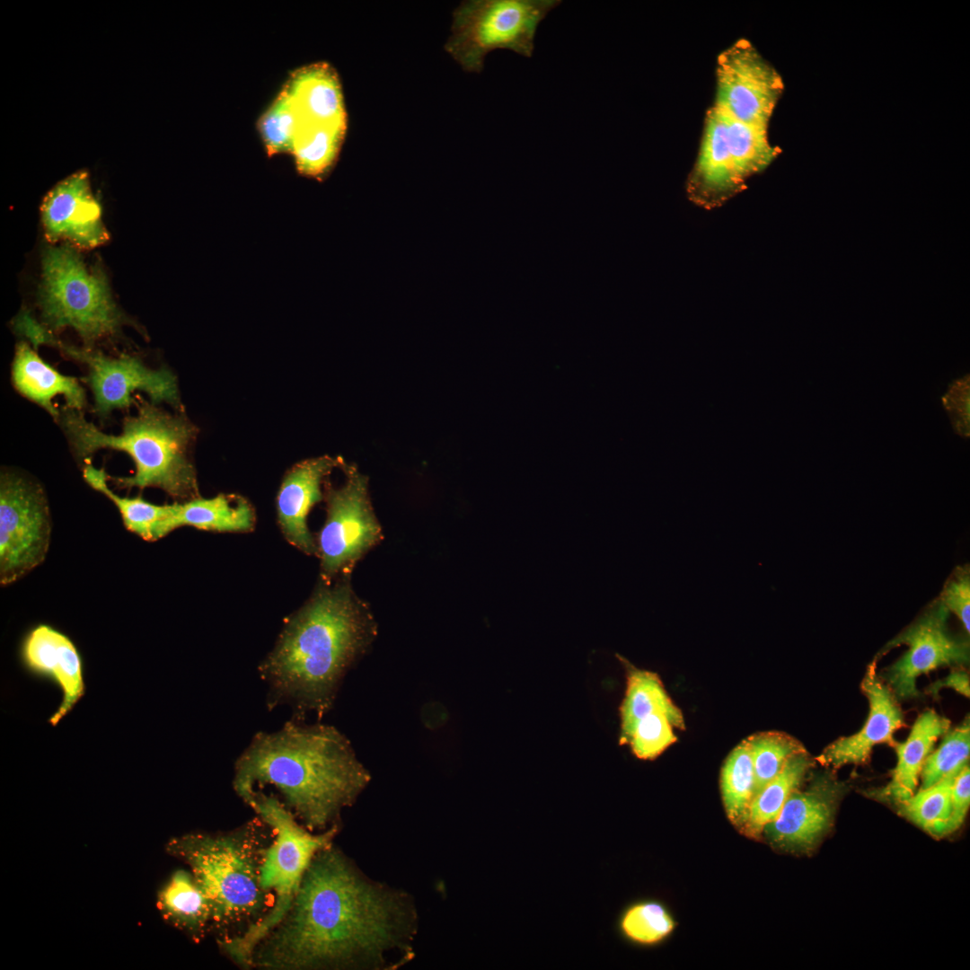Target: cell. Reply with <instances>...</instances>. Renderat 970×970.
I'll return each instance as SVG.
<instances>
[{
  "label": "cell",
  "instance_id": "cell-1",
  "mask_svg": "<svg viewBox=\"0 0 970 970\" xmlns=\"http://www.w3.org/2000/svg\"><path fill=\"white\" fill-rule=\"evenodd\" d=\"M392 894L365 880L331 846L312 860L282 922L258 945L251 966L311 969L382 962L405 913Z\"/></svg>",
  "mask_w": 970,
  "mask_h": 970
},
{
  "label": "cell",
  "instance_id": "cell-2",
  "mask_svg": "<svg viewBox=\"0 0 970 970\" xmlns=\"http://www.w3.org/2000/svg\"><path fill=\"white\" fill-rule=\"evenodd\" d=\"M370 780L349 742L336 728L288 722L257 734L235 763L234 788L241 797L270 785L308 831L324 830Z\"/></svg>",
  "mask_w": 970,
  "mask_h": 970
},
{
  "label": "cell",
  "instance_id": "cell-3",
  "mask_svg": "<svg viewBox=\"0 0 970 970\" xmlns=\"http://www.w3.org/2000/svg\"><path fill=\"white\" fill-rule=\"evenodd\" d=\"M373 621L348 585L319 591L295 614L260 666L271 705L319 714L332 703L350 663L366 647Z\"/></svg>",
  "mask_w": 970,
  "mask_h": 970
},
{
  "label": "cell",
  "instance_id": "cell-4",
  "mask_svg": "<svg viewBox=\"0 0 970 970\" xmlns=\"http://www.w3.org/2000/svg\"><path fill=\"white\" fill-rule=\"evenodd\" d=\"M59 419L79 457L87 458L102 448L122 451L131 457L135 474L112 478L119 487H154L174 498H197L196 473L188 454L197 429L183 416L142 402L136 416L125 419L119 435L101 432L79 410L65 408Z\"/></svg>",
  "mask_w": 970,
  "mask_h": 970
},
{
  "label": "cell",
  "instance_id": "cell-5",
  "mask_svg": "<svg viewBox=\"0 0 970 970\" xmlns=\"http://www.w3.org/2000/svg\"><path fill=\"white\" fill-rule=\"evenodd\" d=\"M266 848L249 824L228 834L187 833L165 845L170 855L189 866L205 895L219 945L233 939V930L259 922L269 898H274L260 885Z\"/></svg>",
  "mask_w": 970,
  "mask_h": 970
},
{
  "label": "cell",
  "instance_id": "cell-6",
  "mask_svg": "<svg viewBox=\"0 0 970 970\" xmlns=\"http://www.w3.org/2000/svg\"><path fill=\"white\" fill-rule=\"evenodd\" d=\"M241 798L276 834L265 850L260 869V885L275 898L273 906L241 936L220 944L233 959L250 966L258 945L288 913L313 857L331 846L337 826L333 824L325 832L313 834L276 797L251 790Z\"/></svg>",
  "mask_w": 970,
  "mask_h": 970
},
{
  "label": "cell",
  "instance_id": "cell-7",
  "mask_svg": "<svg viewBox=\"0 0 970 970\" xmlns=\"http://www.w3.org/2000/svg\"><path fill=\"white\" fill-rule=\"evenodd\" d=\"M767 128L740 122L711 106L697 160L686 181L688 198L714 209L743 191L749 178L763 171L780 153L770 143Z\"/></svg>",
  "mask_w": 970,
  "mask_h": 970
},
{
  "label": "cell",
  "instance_id": "cell-8",
  "mask_svg": "<svg viewBox=\"0 0 970 970\" xmlns=\"http://www.w3.org/2000/svg\"><path fill=\"white\" fill-rule=\"evenodd\" d=\"M39 303L49 327L72 328L87 345L115 334L125 321L105 274L90 269L69 244L44 251Z\"/></svg>",
  "mask_w": 970,
  "mask_h": 970
},
{
  "label": "cell",
  "instance_id": "cell-9",
  "mask_svg": "<svg viewBox=\"0 0 970 970\" xmlns=\"http://www.w3.org/2000/svg\"><path fill=\"white\" fill-rule=\"evenodd\" d=\"M560 0H469L453 13L445 49L469 73H481L485 57L508 49L532 57L539 24Z\"/></svg>",
  "mask_w": 970,
  "mask_h": 970
},
{
  "label": "cell",
  "instance_id": "cell-10",
  "mask_svg": "<svg viewBox=\"0 0 970 970\" xmlns=\"http://www.w3.org/2000/svg\"><path fill=\"white\" fill-rule=\"evenodd\" d=\"M286 91L294 104L291 153L297 170L322 181L338 160L348 126L339 75L328 63L312 64L296 71Z\"/></svg>",
  "mask_w": 970,
  "mask_h": 970
},
{
  "label": "cell",
  "instance_id": "cell-11",
  "mask_svg": "<svg viewBox=\"0 0 970 970\" xmlns=\"http://www.w3.org/2000/svg\"><path fill=\"white\" fill-rule=\"evenodd\" d=\"M50 536L48 502L41 488L15 473L0 481V581L13 583L45 559Z\"/></svg>",
  "mask_w": 970,
  "mask_h": 970
},
{
  "label": "cell",
  "instance_id": "cell-12",
  "mask_svg": "<svg viewBox=\"0 0 970 970\" xmlns=\"http://www.w3.org/2000/svg\"><path fill=\"white\" fill-rule=\"evenodd\" d=\"M716 83L715 106L740 122L768 128L783 82L748 40H736L719 55Z\"/></svg>",
  "mask_w": 970,
  "mask_h": 970
},
{
  "label": "cell",
  "instance_id": "cell-13",
  "mask_svg": "<svg viewBox=\"0 0 970 970\" xmlns=\"http://www.w3.org/2000/svg\"><path fill=\"white\" fill-rule=\"evenodd\" d=\"M52 345L87 366V381L93 393L94 410L100 416L128 407L134 401L131 394L136 391L146 392L154 404L164 401L181 407L176 376L166 367L151 369L133 356L110 357L56 340Z\"/></svg>",
  "mask_w": 970,
  "mask_h": 970
},
{
  "label": "cell",
  "instance_id": "cell-14",
  "mask_svg": "<svg viewBox=\"0 0 970 970\" xmlns=\"http://www.w3.org/2000/svg\"><path fill=\"white\" fill-rule=\"evenodd\" d=\"M948 610L938 599L910 627L890 641L884 652L907 645L908 650L884 673L882 679L901 699L919 695V676L941 666H962L969 662V642L952 635L948 628Z\"/></svg>",
  "mask_w": 970,
  "mask_h": 970
},
{
  "label": "cell",
  "instance_id": "cell-15",
  "mask_svg": "<svg viewBox=\"0 0 970 970\" xmlns=\"http://www.w3.org/2000/svg\"><path fill=\"white\" fill-rule=\"evenodd\" d=\"M380 538L366 479L348 468L346 483L328 494L327 519L319 538L324 575L331 577L349 568Z\"/></svg>",
  "mask_w": 970,
  "mask_h": 970
},
{
  "label": "cell",
  "instance_id": "cell-16",
  "mask_svg": "<svg viewBox=\"0 0 970 970\" xmlns=\"http://www.w3.org/2000/svg\"><path fill=\"white\" fill-rule=\"evenodd\" d=\"M40 210L46 237L50 242L68 240L90 249L109 239L86 171L74 172L57 183L44 198Z\"/></svg>",
  "mask_w": 970,
  "mask_h": 970
},
{
  "label": "cell",
  "instance_id": "cell-17",
  "mask_svg": "<svg viewBox=\"0 0 970 970\" xmlns=\"http://www.w3.org/2000/svg\"><path fill=\"white\" fill-rule=\"evenodd\" d=\"M860 688L869 704L868 718L857 733L842 736L823 750L817 757L822 765L837 769L865 763L877 745L893 747L894 734L905 725L896 696L877 672L876 659L869 665Z\"/></svg>",
  "mask_w": 970,
  "mask_h": 970
},
{
  "label": "cell",
  "instance_id": "cell-18",
  "mask_svg": "<svg viewBox=\"0 0 970 970\" xmlns=\"http://www.w3.org/2000/svg\"><path fill=\"white\" fill-rule=\"evenodd\" d=\"M24 668L33 676L48 680L62 692V701L49 718L54 727L85 693L82 657L74 642L47 624H39L25 636L21 648Z\"/></svg>",
  "mask_w": 970,
  "mask_h": 970
},
{
  "label": "cell",
  "instance_id": "cell-19",
  "mask_svg": "<svg viewBox=\"0 0 970 970\" xmlns=\"http://www.w3.org/2000/svg\"><path fill=\"white\" fill-rule=\"evenodd\" d=\"M842 793L843 785L829 776L795 789L764 827L767 836L783 849H808L829 830Z\"/></svg>",
  "mask_w": 970,
  "mask_h": 970
},
{
  "label": "cell",
  "instance_id": "cell-20",
  "mask_svg": "<svg viewBox=\"0 0 970 970\" xmlns=\"http://www.w3.org/2000/svg\"><path fill=\"white\" fill-rule=\"evenodd\" d=\"M337 463L329 456L304 460L292 467L280 486L277 498L278 523L286 538L306 553L317 551L307 528V515L322 498V481Z\"/></svg>",
  "mask_w": 970,
  "mask_h": 970
},
{
  "label": "cell",
  "instance_id": "cell-21",
  "mask_svg": "<svg viewBox=\"0 0 970 970\" xmlns=\"http://www.w3.org/2000/svg\"><path fill=\"white\" fill-rule=\"evenodd\" d=\"M12 382L22 395L42 407L55 419L60 418L53 404L57 395L64 396L67 409L81 411L86 405L85 392L76 378L57 372L25 342L16 347Z\"/></svg>",
  "mask_w": 970,
  "mask_h": 970
},
{
  "label": "cell",
  "instance_id": "cell-22",
  "mask_svg": "<svg viewBox=\"0 0 970 970\" xmlns=\"http://www.w3.org/2000/svg\"><path fill=\"white\" fill-rule=\"evenodd\" d=\"M949 728L950 720L934 710L922 712L915 720L906 740L894 744L897 755L896 766L891 780L877 794L896 804L913 795L925 760L935 743Z\"/></svg>",
  "mask_w": 970,
  "mask_h": 970
},
{
  "label": "cell",
  "instance_id": "cell-23",
  "mask_svg": "<svg viewBox=\"0 0 970 970\" xmlns=\"http://www.w3.org/2000/svg\"><path fill=\"white\" fill-rule=\"evenodd\" d=\"M163 919L196 942L211 930L208 902L190 870L177 869L157 894Z\"/></svg>",
  "mask_w": 970,
  "mask_h": 970
},
{
  "label": "cell",
  "instance_id": "cell-24",
  "mask_svg": "<svg viewBox=\"0 0 970 970\" xmlns=\"http://www.w3.org/2000/svg\"><path fill=\"white\" fill-rule=\"evenodd\" d=\"M621 660L627 670V685L620 707V742L625 744L637 723L648 714L657 710L663 711L675 728H684L682 712L666 693L657 675L639 669L625 659Z\"/></svg>",
  "mask_w": 970,
  "mask_h": 970
},
{
  "label": "cell",
  "instance_id": "cell-25",
  "mask_svg": "<svg viewBox=\"0 0 970 970\" xmlns=\"http://www.w3.org/2000/svg\"><path fill=\"white\" fill-rule=\"evenodd\" d=\"M253 525L254 513L245 499L234 495H218L176 503L167 528L169 533L182 525L208 531L242 532L251 530Z\"/></svg>",
  "mask_w": 970,
  "mask_h": 970
},
{
  "label": "cell",
  "instance_id": "cell-26",
  "mask_svg": "<svg viewBox=\"0 0 970 970\" xmlns=\"http://www.w3.org/2000/svg\"><path fill=\"white\" fill-rule=\"evenodd\" d=\"M84 481L110 498L118 507L126 528L146 541H155L169 534L167 524L175 512L176 503L159 506L142 497L127 498L115 494L108 486L110 477L104 469L88 464L84 468Z\"/></svg>",
  "mask_w": 970,
  "mask_h": 970
},
{
  "label": "cell",
  "instance_id": "cell-27",
  "mask_svg": "<svg viewBox=\"0 0 970 970\" xmlns=\"http://www.w3.org/2000/svg\"><path fill=\"white\" fill-rule=\"evenodd\" d=\"M814 762L807 750L791 755L781 771L752 799L743 825L758 836L775 819L790 794L799 788Z\"/></svg>",
  "mask_w": 970,
  "mask_h": 970
},
{
  "label": "cell",
  "instance_id": "cell-28",
  "mask_svg": "<svg viewBox=\"0 0 970 970\" xmlns=\"http://www.w3.org/2000/svg\"><path fill=\"white\" fill-rule=\"evenodd\" d=\"M721 793L730 821L743 824L754 796V772L747 740L736 745L721 771Z\"/></svg>",
  "mask_w": 970,
  "mask_h": 970
},
{
  "label": "cell",
  "instance_id": "cell-29",
  "mask_svg": "<svg viewBox=\"0 0 970 970\" xmlns=\"http://www.w3.org/2000/svg\"><path fill=\"white\" fill-rule=\"evenodd\" d=\"M958 772L921 788L909 798L897 803L899 814L933 836H945L951 811L952 786Z\"/></svg>",
  "mask_w": 970,
  "mask_h": 970
},
{
  "label": "cell",
  "instance_id": "cell-30",
  "mask_svg": "<svg viewBox=\"0 0 970 970\" xmlns=\"http://www.w3.org/2000/svg\"><path fill=\"white\" fill-rule=\"evenodd\" d=\"M746 740L754 772L753 798L781 771L791 755L806 751L799 741L781 732H762Z\"/></svg>",
  "mask_w": 970,
  "mask_h": 970
},
{
  "label": "cell",
  "instance_id": "cell-31",
  "mask_svg": "<svg viewBox=\"0 0 970 970\" xmlns=\"http://www.w3.org/2000/svg\"><path fill=\"white\" fill-rule=\"evenodd\" d=\"M941 744L925 760L920 778L927 788L944 777L958 772L968 763L970 754V721L967 717L959 726L945 734Z\"/></svg>",
  "mask_w": 970,
  "mask_h": 970
},
{
  "label": "cell",
  "instance_id": "cell-32",
  "mask_svg": "<svg viewBox=\"0 0 970 970\" xmlns=\"http://www.w3.org/2000/svg\"><path fill=\"white\" fill-rule=\"evenodd\" d=\"M620 927L630 940L651 945L660 941L673 930L674 922L660 904L644 902L630 906L624 913Z\"/></svg>",
  "mask_w": 970,
  "mask_h": 970
},
{
  "label": "cell",
  "instance_id": "cell-33",
  "mask_svg": "<svg viewBox=\"0 0 970 970\" xmlns=\"http://www.w3.org/2000/svg\"><path fill=\"white\" fill-rule=\"evenodd\" d=\"M295 127L293 101L284 90L259 121V129L269 154L292 152Z\"/></svg>",
  "mask_w": 970,
  "mask_h": 970
},
{
  "label": "cell",
  "instance_id": "cell-34",
  "mask_svg": "<svg viewBox=\"0 0 970 970\" xmlns=\"http://www.w3.org/2000/svg\"><path fill=\"white\" fill-rule=\"evenodd\" d=\"M673 727L663 711H654L637 723L625 744L630 745L636 757L654 759L676 741Z\"/></svg>",
  "mask_w": 970,
  "mask_h": 970
},
{
  "label": "cell",
  "instance_id": "cell-35",
  "mask_svg": "<svg viewBox=\"0 0 970 970\" xmlns=\"http://www.w3.org/2000/svg\"><path fill=\"white\" fill-rule=\"evenodd\" d=\"M948 612L954 613L969 634L970 572L968 565L959 566L947 580L939 599Z\"/></svg>",
  "mask_w": 970,
  "mask_h": 970
},
{
  "label": "cell",
  "instance_id": "cell-36",
  "mask_svg": "<svg viewBox=\"0 0 970 970\" xmlns=\"http://www.w3.org/2000/svg\"><path fill=\"white\" fill-rule=\"evenodd\" d=\"M969 383V375L955 380L942 397V404L948 415L952 428L963 438H968L970 435Z\"/></svg>",
  "mask_w": 970,
  "mask_h": 970
},
{
  "label": "cell",
  "instance_id": "cell-37",
  "mask_svg": "<svg viewBox=\"0 0 970 970\" xmlns=\"http://www.w3.org/2000/svg\"><path fill=\"white\" fill-rule=\"evenodd\" d=\"M970 804V769L966 764L956 776L951 793V811L945 835L951 833L963 824Z\"/></svg>",
  "mask_w": 970,
  "mask_h": 970
},
{
  "label": "cell",
  "instance_id": "cell-38",
  "mask_svg": "<svg viewBox=\"0 0 970 970\" xmlns=\"http://www.w3.org/2000/svg\"><path fill=\"white\" fill-rule=\"evenodd\" d=\"M943 688H952L958 693L969 698L970 683L968 674L962 670L953 671L945 678L931 683L927 689V692L936 697Z\"/></svg>",
  "mask_w": 970,
  "mask_h": 970
},
{
  "label": "cell",
  "instance_id": "cell-39",
  "mask_svg": "<svg viewBox=\"0 0 970 970\" xmlns=\"http://www.w3.org/2000/svg\"><path fill=\"white\" fill-rule=\"evenodd\" d=\"M17 329L27 336L31 342L38 344H52L54 337L48 330L41 327L27 313L21 314L16 322Z\"/></svg>",
  "mask_w": 970,
  "mask_h": 970
}]
</instances>
